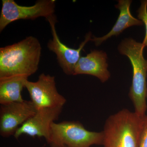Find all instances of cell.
Masks as SVG:
<instances>
[{"instance_id":"cell-1","label":"cell","mask_w":147,"mask_h":147,"mask_svg":"<svg viewBox=\"0 0 147 147\" xmlns=\"http://www.w3.org/2000/svg\"><path fill=\"white\" fill-rule=\"evenodd\" d=\"M41 45L34 37L0 48V79L11 76L29 77L38 68Z\"/></svg>"},{"instance_id":"cell-2","label":"cell","mask_w":147,"mask_h":147,"mask_svg":"<svg viewBox=\"0 0 147 147\" xmlns=\"http://www.w3.org/2000/svg\"><path fill=\"white\" fill-rule=\"evenodd\" d=\"M144 117L127 109L111 115L105 121L103 147H139Z\"/></svg>"},{"instance_id":"cell-3","label":"cell","mask_w":147,"mask_h":147,"mask_svg":"<svg viewBox=\"0 0 147 147\" xmlns=\"http://www.w3.org/2000/svg\"><path fill=\"white\" fill-rule=\"evenodd\" d=\"M145 47L142 42L131 38L124 39L118 47L120 53L127 56L132 65L133 76L129 96L134 112L142 117L146 115L147 109V59L144 56Z\"/></svg>"},{"instance_id":"cell-4","label":"cell","mask_w":147,"mask_h":147,"mask_svg":"<svg viewBox=\"0 0 147 147\" xmlns=\"http://www.w3.org/2000/svg\"><path fill=\"white\" fill-rule=\"evenodd\" d=\"M102 131H89L77 121H63L52 123L50 138V147H90L102 145Z\"/></svg>"},{"instance_id":"cell-5","label":"cell","mask_w":147,"mask_h":147,"mask_svg":"<svg viewBox=\"0 0 147 147\" xmlns=\"http://www.w3.org/2000/svg\"><path fill=\"white\" fill-rule=\"evenodd\" d=\"M2 3L1 32L13 21L20 19L34 20L40 17H44L47 19L55 15V0H40L31 6L19 5L13 0H2Z\"/></svg>"},{"instance_id":"cell-6","label":"cell","mask_w":147,"mask_h":147,"mask_svg":"<svg viewBox=\"0 0 147 147\" xmlns=\"http://www.w3.org/2000/svg\"><path fill=\"white\" fill-rule=\"evenodd\" d=\"M31 101L36 110L62 107L66 102L65 98L58 92L55 77L42 73L36 82L27 80L25 84Z\"/></svg>"},{"instance_id":"cell-7","label":"cell","mask_w":147,"mask_h":147,"mask_svg":"<svg viewBox=\"0 0 147 147\" xmlns=\"http://www.w3.org/2000/svg\"><path fill=\"white\" fill-rule=\"evenodd\" d=\"M47 20L50 24L53 35V39L49 40L47 47L57 55L58 63L63 72L67 75H73L75 66L81 57L82 49L91 39V32H89L86 34L85 40L78 49H73L65 45L59 38L55 27L57 20L55 15L47 18Z\"/></svg>"},{"instance_id":"cell-8","label":"cell","mask_w":147,"mask_h":147,"mask_svg":"<svg viewBox=\"0 0 147 147\" xmlns=\"http://www.w3.org/2000/svg\"><path fill=\"white\" fill-rule=\"evenodd\" d=\"M37 110L31 100L1 105L0 134L7 137L14 135L17 129L36 113Z\"/></svg>"},{"instance_id":"cell-9","label":"cell","mask_w":147,"mask_h":147,"mask_svg":"<svg viewBox=\"0 0 147 147\" xmlns=\"http://www.w3.org/2000/svg\"><path fill=\"white\" fill-rule=\"evenodd\" d=\"M62 108L58 107L37 110L33 116L17 129L13 136L18 139L21 135L26 134L32 137H44L48 142L51 125L59 119Z\"/></svg>"},{"instance_id":"cell-10","label":"cell","mask_w":147,"mask_h":147,"mask_svg":"<svg viewBox=\"0 0 147 147\" xmlns=\"http://www.w3.org/2000/svg\"><path fill=\"white\" fill-rule=\"evenodd\" d=\"M107 59V54L104 51L92 50L85 57H81L75 66L73 75H92L105 83L110 77Z\"/></svg>"},{"instance_id":"cell-11","label":"cell","mask_w":147,"mask_h":147,"mask_svg":"<svg viewBox=\"0 0 147 147\" xmlns=\"http://www.w3.org/2000/svg\"><path fill=\"white\" fill-rule=\"evenodd\" d=\"M116 8L119 10L120 13L117 20L114 26L107 34L100 37L94 36L91 39L96 46L101 45L106 40L113 36H117L125 29L132 26H141L143 22L138 18H135L131 14L130 7L132 1L119 0Z\"/></svg>"},{"instance_id":"cell-12","label":"cell","mask_w":147,"mask_h":147,"mask_svg":"<svg viewBox=\"0 0 147 147\" xmlns=\"http://www.w3.org/2000/svg\"><path fill=\"white\" fill-rule=\"evenodd\" d=\"M28 78L16 76L0 79V104L4 105L24 101L21 92L25 88Z\"/></svg>"},{"instance_id":"cell-13","label":"cell","mask_w":147,"mask_h":147,"mask_svg":"<svg viewBox=\"0 0 147 147\" xmlns=\"http://www.w3.org/2000/svg\"><path fill=\"white\" fill-rule=\"evenodd\" d=\"M137 12L138 19L142 21L146 28V34L142 43L147 47V0L141 1V5Z\"/></svg>"},{"instance_id":"cell-14","label":"cell","mask_w":147,"mask_h":147,"mask_svg":"<svg viewBox=\"0 0 147 147\" xmlns=\"http://www.w3.org/2000/svg\"><path fill=\"white\" fill-rule=\"evenodd\" d=\"M139 147H147V115L144 117L143 129Z\"/></svg>"},{"instance_id":"cell-15","label":"cell","mask_w":147,"mask_h":147,"mask_svg":"<svg viewBox=\"0 0 147 147\" xmlns=\"http://www.w3.org/2000/svg\"><path fill=\"white\" fill-rule=\"evenodd\" d=\"M146 98H147V95H146Z\"/></svg>"}]
</instances>
